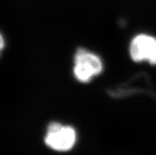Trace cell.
Segmentation results:
<instances>
[{"instance_id":"cell-1","label":"cell","mask_w":156,"mask_h":155,"mask_svg":"<svg viewBox=\"0 0 156 155\" xmlns=\"http://www.w3.org/2000/svg\"><path fill=\"white\" fill-rule=\"evenodd\" d=\"M103 70L101 58L94 52L84 48L76 51L74 59L73 74L79 82L87 83L100 75Z\"/></svg>"},{"instance_id":"cell-2","label":"cell","mask_w":156,"mask_h":155,"mask_svg":"<svg viewBox=\"0 0 156 155\" xmlns=\"http://www.w3.org/2000/svg\"><path fill=\"white\" fill-rule=\"evenodd\" d=\"M76 132L69 125L51 123L46 132L44 142L51 149L56 151H67L73 148L76 143Z\"/></svg>"},{"instance_id":"cell-3","label":"cell","mask_w":156,"mask_h":155,"mask_svg":"<svg viewBox=\"0 0 156 155\" xmlns=\"http://www.w3.org/2000/svg\"><path fill=\"white\" fill-rule=\"evenodd\" d=\"M129 54L134 62L156 65V38L147 34L136 36L130 43Z\"/></svg>"},{"instance_id":"cell-4","label":"cell","mask_w":156,"mask_h":155,"mask_svg":"<svg viewBox=\"0 0 156 155\" xmlns=\"http://www.w3.org/2000/svg\"><path fill=\"white\" fill-rule=\"evenodd\" d=\"M4 48H5V39H4L2 34L0 33V56H1V54Z\"/></svg>"}]
</instances>
